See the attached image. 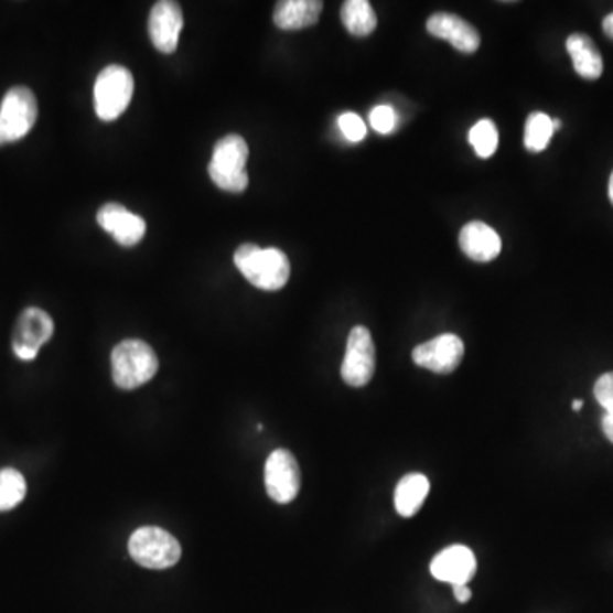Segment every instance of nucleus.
Segmentation results:
<instances>
[{
	"instance_id": "obj_11",
	"label": "nucleus",
	"mask_w": 613,
	"mask_h": 613,
	"mask_svg": "<svg viewBox=\"0 0 613 613\" xmlns=\"http://www.w3.org/2000/svg\"><path fill=\"white\" fill-rule=\"evenodd\" d=\"M184 18L181 6L172 0H161L153 6L149 18V34L153 46L161 53L176 52Z\"/></svg>"
},
{
	"instance_id": "obj_30",
	"label": "nucleus",
	"mask_w": 613,
	"mask_h": 613,
	"mask_svg": "<svg viewBox=\"0 0 613 613\" xmlns=\"http://www.w3.org/2000/svg\"><path fill=\"white\" fill-rule=\"evenodd\" d=\"M609 195H610V202L613 203V172H612V176H610Z\"/></svg>"
},
{
	"instance_id": "obj_15",
	"label": "nucleus",
	"mask_w": 613,
	"mask_h": 613,
	"mask_svg": "<svg viewBox=\"0 0 613 613\" xmlns=\"http://www.w3.org/2000/svg\"><path fill=\"white\" fill-rule=\"evenodd\" d=\"M460 249L477 262H490L502 252V237L484 222H471L460 230Z\"/></svg>"
},
{
	"instance_id": "obj_8",
	"label": "nucleus",
	"mask_w": 613,
	"mask_h": 613,
	"mask_svg": "<svg viewBox=\"0 0 613 613\" xmlns=\"http://www.w3.org/2000/svg\"><path fill=\"white\" fill-rule=\"evenodd\" d=\"M55 324L53 319L37 306H30L21 312L12 333V349L23 362L36 358L43 344L52 340Z\"/></svg>"
},
{
	"instance_id": "obj_12",
	"label": "nucleus",
	"mask_w": 613,
	"mask_h": 613,
	"mask_svg": "<svg viewBox=\"0 0 613 613\" xmlns=\"http://www.w3.org/2000/svg\"><path fill=\"white\" fill-rule=\"evenodd\" d=\"M98 224L125 247L137 246L146 236L147 224L120 203H106L99 208Z\"/></svg>"
},
{
	"instance_id": "obj_21",
	"label": "nucleus",
	"mask_w": 613,
	"mask_h": 613,
	"mask_svg": "<svg viewBox=\"0 0 613 613\" xmlns=\"http://www.w3.org/2000/svg\"><path fill=\"white\" fill-rule=\"evenodd\" d=\"M26 478L15 469L0 471V512L14 509L26 496Z\"/></svg>"
},
{
	"instance_id": "obj_7",
	"label": "nucleus",
	"mask_w": 613,
	"mask_h": 613,
	"mask_svg": "<svg viewBox=\"0 0 613 613\" xmlns=\"http://www.w3.org/2000/svg\"><path fill=\"white\" fill-rule=\"evenodd\" d=\"M375 344L370 331L363 325L353 327L346 344L341 377L349 387H365L375 374Z\"/></svg>"
},
{
	"instance_id": "obj_3",
	"label": "nucleus",
	"mask_w": 613,
	"mask_h": 613,
	"mask_svg": "<svg viewBox=\"0 0 613 613\" xmlns=\"http://www.w3.org/2000/svg\"><path fill=\"white\" fill-rule=\"evenodd\" d=\"M249 147L240 136H227L214 147V155L208 165V174L215 186L228 193H243L249 184L246 164Z\"/></svg>"
},
{
	"instance_id": "obj_20",
	"label": "nucleus",
	"mask_w": 613,
	"mask_h": 613,
	"mask_svg": "<svg viewBox=\"0 0 613 613\" xmlns=\"http://www.w3.org/2000/svg\"><path fill=\"white\" fill-rule=\"evenodd\" d=\"M553 136L552 118L546 112H531L525 125V147L530 152L539 153L549 147Z\"/></svg>"
},
{
	"instance_id": "obj_14",
	"label": "nucleus",
	"mask_w": 613,
	"mask_h": 613,
	"mask_svg": "<svg viewBox=\"0 0 613 613\" xmlns=\"http://www.w3.org/2000/svg\"><path fill=\"white\" fill-rule=\"evenodd\" d=\"M428 33L449 42L453 49L462 53L477 52L481 46V34L465 19L450 12H437L427 23Z\"/></svg>"
},
{
	"instance_id": "obj_4",
	"label": "nucleus",
	"mask_w": 613,
	"mask_h": 613,
	"mask_svg": "<svg viewBox=\"0 0 613 613\" xmlns=\"http://www.w3.org/2000/svg\"><path fill=\"white\" fill-rule=\"evenodd\" d=\"M136 89V80L128 68L109 65L94 84V108L99 120L112 121L123 115Z\"/></svg>"
},
{
	"instance_id": "obj_22",
	"label": "nucleus",
	"mask_w": 613,
	"mask_h": 613,
	"mask_svg": "<svg viewBox=\"0 0 613 613\" xmlns=\"http://www.w3.org/2000/svg\"><path fill=\"white\" fill-rule=\"evenodd\" d=\"M469 142L474 147L478 158L490 159L496 152L497 143H499L496 125L491 120L477 121L469 133Z\"/></svg>"
},
{
	"instance_id": "obj_23",
	"label": "nucleus",
	"mask_w": 613,
	"mask_h": 613,
	"mask_svg": "<svg viewBox=\"0 0 613 613\" xmlns=\"http://www.w3.org/2000/svg\"><path fill=\"white\" fill-rule=\"evenodd\" d=\"M337 125H340L341 133L349 142H362L367 137V125L356 112H344V115H341L340 120H337Z\"/></svg>"
},
{
	"instance_id": "obj_13",
	"label": "nucleus",
	"mask_w": 613,
	"mask_h": 613,
	"mask_svg": "<svg viewBox=\"0 0 613 613\" xmlns=\"http://www.w3.org/2000/svg\"><path fill=\"white\" fill-rule=\"evenodd\" d=\"M431 574L442 583L467 584L477 571L474 552L465 546H452L443 549L431 561Z\"/></svg>"
},
{
	"instance_id": "obj_24",
	"label": "nucleus",
	"mask_w": 613,
	"mask_h": 613,
	"mask_svg": "<svg viewBox=\"0 0 613 613\" xmlns=\"http://www.w3.org/2000/svg\"><path fill=\"white\" fill-rule=\"evenodd\" d=\"M370 125L375 131H378L381 136H387V133H390L396 128V111L387 105L375 106L370 112Z\"/></svg>"
},
{
	"instance_id": "obj_10",
	"label": "nucleus",
	"mask_w": 613,
	"mask_h": 613,
	"mask_svg": "<svg viewBox=\"0 0 613 613\" xmlns=\"http://www.w3.org/2000/svg\"><path fill=\"white\" fill-rule=\"evenodd\" d=\"M464 355V341L456 334H442L416 346L412 362L434 374L449 375L459 368Z\"/></svg>"
},
{
	"instance_id": "obj_19",
	"label": "nucleus",
	"mask_w": 613,
	"mask_h": 613,
	"mask_svg": "<svg viewBox=\"0 0 613 613\" xmlns=\"http://www.w3.org/2000/svg\"><path fill=\"white\" fill-rule=\"evenodd\" d=\"M341 21L353 36H368L378 24L377 14L367 0H346L341 8Z\"/></svg>"
},
{
	"instance_id": "obj_17",
	"label": "nucleus",
	"mask_w": 613,
	"mask_h": 613,
	"mask_svg": "<svg viewBox=\"0 0 613 613\" xmlns=\"http://www.w3.org/2000/svg\"><path fill=\"white\" fill-rule=\"evenodd\" d=\"M566 49L571 56L572 67L580 77L588 80L600 79V75L603 74L602 53L588 34H571L566 42Z\"/></svg>"
},
{
	"instance_id": "obj_26",
	"label": "nucleus",
	"mask_w": 613,
	"mask_h": 613,
	"mask_svg": "<svg viewBox=\"0 0 613 613\" xmlns=\"http://www.w3.org/2000/svg\"><path fill=\"white\" fill-rule=\"evenodd\" d=\"M453 593H455V599L459 603H467L472 596L471 588H469L467 584H455V587H453Z\"/></svg>"
},
{
	"instance_id": "obj_18",
	"label": "nucleus",
	"mask_w": 613,
	"mask_h": 613,
	"mask_svg": "<svg viewBox=\"0 0 613 613\" xmlns=\"http://www.w3.org/2000/svg\"><path fill=\"white\" fill-rule=\"evenodd\" d=\"M430 493V481L427 475L408 474L400 478L394 494V505H396L397 513L405 518H411L416 513L421 509Z\"/></svg>"
},
{
	"instance_id": "obj_9",
	"label": "nucleus",
	"mask_w": 613,
	"mask_h": 613,
	"mask_svg": "<svg viewBox=\"0 0 613 613\" xmlns=\"http://www.w3.org/2000/svg\"><path fill=\"white\" fill-rule=\"evenodd\" d=\"M300 467L289 450L278 449L265 465L266 493L280 505L292 503L300 493Z\"/></svg>"
},
{
	"instance_id": "obj_28",
	"label": "nucleus",
	"mask_w": 613,
	"mask_h": 613,
	"mask_svg": "<svg viewBox=\"0 0 613 613\" xmlns=\"http://www.w3.org/2000/svg\"><path fill=\"white\" fill-rule=\"evenodd\" d=\"M602 28L603 33H605L606 36L610 37V40H613V12L612 14H609L605 19H603Z\"/></svg>"
},
{
	"instance_id": "obj_1",
	"label": "nucleus",
	"mask_w": 613,
	"mask_h": 613,
	"mask_svg": "<svg viewBox=\"0 0 613 613\" xmlns=\"http://www.w3.org/2000/svg\"><path fill=\"white\" fill-rule=\"evenodd\" d=\"M234 262L249 283L266 292H277L289 283V258L275 247L262 249L256 244H243L237 247Z\"/></svg>"
},
{
	"instance_id": "obj_31",
	"label": "nucleus",
	"mask_w": 613,
	"mask_h": 613,
	"mask_svg": "<svg viewBox=\"0 0 613 613\" xmlns=\"http://www.w3.org/2000/svg\"><path fill=\"white\" fill-rule=\"evenodd\" d=\"M552 127H553V131H558L559 128L562 127V121L561 120H552Z\"/></svg>"
},
{
	"instance_id": "obj_16",
	"label": "nucleus",
	"mask_w": 613,
	"mask_h": 613,
	"mask_svg": "<svg viewBox=\"0 0 613 613\" xmlns=\"http://www.w3.org/2000/svg\"><path fill=\"white\" fill-rule=\"evenodd\" d=\"M322 8L321 0H284L278 2L273 21L280 30H303L318 24Z\"/></svg>"
},
{
	"instance_id": "obj_27",
	"label": "nucleus",
	"mask_w": 613,
	"mask_h": 613,
	"mask_svg": "<svg viewBox=\"0 0 613 613\" xmlns=\"http://www.w3.org/2000/svg\"><path fill=\"white\" fill-rule=\"evenodd\" d=\"M602 428L605 437L613 443V409L612 411H606L605 416H603Z\"/></svg>"
},
{
	"instance_id": "obj_29",
	"label": "nucleus",
	"mask_w": 613,
	"mask_h": 613,
	"mask_svg": "<svg viewBox=\"0 0 613 613\" xmlns=\"http://www.w3.org/2000/svg\"><path fill=\"white\" fill-rule=\"evenodd\" d=\"M581 408H583V400H574V402H572V411H581Z\"/></svg>"
},
{
	"instance_id": "obj_6",
	"label": "nucleus",
	"mask_w": 613,
	"mask_h": 613,
	"mask_svg": "<svg viewBox=\"0 0 613 613\" xmlns=\"http://www.w3.org/2000/svg\"><path fill=\"white\" fill-rule=\"evenodd\" d=\"M37 120V103L33 90L12 87L0 105V146L18 142L30 133Z\"/></svg>"
},
{
	"instance_id": "obj_5",
	"label": "nucleus",
	"mask_w": 613,
	"mask_h": 613,
	"mask_svg": "<svg viewBox=\"0 0 613 613\" xmlns=\"http://www.w3.org/2000/svg\"><path fill=\"white\" fill-rule=\"evenodd\" d=\"M128 552L137 564L147 569H169L181 559L176 537L159 527H140L128 542Z\"/></svg>"
},
{
	"instance_id": "obj_25",
	"label": "nucleus",
	"mask_w": 613,
	"mask_h": 613,
	"mask_svg": "<svg viewBox=\"0 0 613 613\" xmlns=\"http://www.w3.org/2000/svg\"><path fill=\"white\" fill-rule=\"evenodd\" d=\"M595 397L599 405L606 411L613 409V372L602 375L595 384Z\"/></svg>"
},
{
	"instance_id": "obj_2",
	"label": "nucleus",
	"mask_w": 613,
	"mask_h": 613,
	"mask_svg": "<svg viewBox=\"0 0 613 613\" xmlns=\"http://www.w3.org/2000/svg\"><path fill=\"white\" fill-rule=\"evenodd\" d=\"M158 370V355L146 341L125 340L112 349V380L120 389H139L152 380Z\"/></svg>"
}]
</instances>
